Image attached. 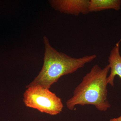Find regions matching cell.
<instances>
[{"label": "cell", "mask_w": 121, "mask_h": 121, "mask_svg": "<svg viewBox=\"0 0 121 121\" xmlns=\"http://www.w3.org/2000/svg\"><path fill=\"white\" fill-rule=\"evenodd\" d=\"M43 41L45 52L43 67L38 75L26 88L40 86L49 89L63 76L73 73L97 57L96 55H92L73 58L55 49L46 36L43 37Z\"/></svg>", "instance_id": "6da1fadb"}, {"label": "cell", "mask_w": 121, "mask_h": 121, "mask_svg": "<svg viewBox=\"0 0 121 121\" xmlns=\"http://www.w3.org/2000/svg\"><path fill=\"white\" fill-rule=\"evenodd\" d=\"M110 69L109 65L103 69L97 64L94 65L76 87L73 96L66 102L68 109L72 110L76 106L86 105L95 106L101 111H106L110 108L107 89Z\"/></svg>", "instance_id": "7a4b0ae2"}, {"label": "cell", "mask_w": 121, "mask_h": 121, "mask_svg": "<svg viewBox=\"0 0 121 121\" xmlns=\"http://www.w3.org/2000/svg\"><path fill=\"white\" fill-rule=\"evenodd\" d=\"M26 89L23 101L27 107L52 115H56L62 111L64 106L61 99L49 89L40 86Z\"/></svg>", "instance_id": "3957f363"}, {"label": "cell", "mask_w": 121, "mask_h": 121, "mask_svg": "<svg viewBox=\"0 0 121 121\" xmlns=\"http://www.w3.org/2000/svg\"><path fill=\"white\" fill-rule=\"evenodd\" d=\"M90 0H51L49 1L52 8L60 13L75 16L86 15L90 13Z\"/></svg>", "instance_id": "277c9868"}, {"label": "cell", "mask_w": 121, "mask_h": 121, "mask_svg": "<svg viewBox=\"0 0 121 121\" xmlns=\"http://www.w3.org/2000/svg\"><path fill=\"white\" fill-rule=\"evenodd\" d=\"M120 41L111 51L108 58L109 65L110 67V73L107 78L108 84L113 86L114 80L116 76H118L121 78V56L119 51Z\"/></svg>", "instance_id": "5b68a950"}, {"label": "cell", "mask_w": 121, "mask_h": 121, "mask_svg": "<svg viewBox=\"0 0 121 121\" xmlns=\"http://www.w3.org/2000/svg\"><path fill=\"white\" fill-rule=\"evenodd\" d=\"M121 0H90V13L113 9L119 11L121 9Z\"/></svg>", "instance_id": "8992f818"}, {"label": "cell", "mask_w": 121, "mask_h": 121, "mask_svg": "<svg viewBox=\"0 0 121 121\" xmlns=\"http://www.w3.org/2000/svg\"><path fill=\"white\" fill-rule=\"evenodd\" d=\"M110 121H121V115L118 117L111 119L110 120Z\"/></svg>", "instance_id": "52a82bcc"}]
</instances>
